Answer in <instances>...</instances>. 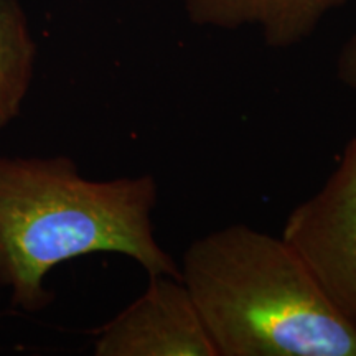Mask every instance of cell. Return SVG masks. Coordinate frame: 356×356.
<instances>
[{
	"label": "cell",
	"mask_w": 356,
	"mask_h": 356,
	"mask_svg": "<svg viewBox=\"0 0 356 356\" xmlns=\"http://www.w3.org/2000/svg\"><path fill=\"white\" fill-rule=\"evenodd\" d=\"M96 356H218L181 279L149 275L144 293L96 332Z\"/></svg>",
	"instance_id": "obj_4"
},
{
	"label": "cell",
	"mask_w": 356,
	"mask_h": 356,
	"mask_svg": "<svg viewBox=\"0 0 356 356\" xmlns=\"http://www.w3.org/2000/svg\"><path fill=\"white\" fill-rule=\"evenodd\" d=\"M337 78L346 88L356 89V33L343 44L337 58Z\"/></svg>",
	"instance_id": "obj_7"
},
{
	"label": "cell",
	"mask_w": 356,
	"mask_h": 356,
	"mask_svg": "<svg viewBox=\"0 0 356 356\" xmlns=\"http://www.w3.org/2000/svg\"><path fill=\"white\" fill-rule=\"evenodd\" d=\"M37 47L19 0H0V129L20 113Z\"/></svg>",
	"instance_id": "obj_6"
},
{
	"label": "cell",
	"mask_w": 356,
	"mask_h": 356,
	"mask_svg": "<svg viewBox=\"0 0 356 356\" xmlns=\"http://www.w3.org/2000/svg\"><path fill=\"white\" fill-rule=\"evenodd\" d=\"M282 239L356 327V137L322 188L287 216Z\"/></svg>",
	"instance_id": "obj_3"
},
{
	"label": "cell",
	"mask_w": 356,
	"mask_h": 356,
	"mask_svg": "<svg viewBox=\"0 0 356 356\" xmlns=\"http://www.w3.org/2000/svg\"><path fill=\"white\" fill-rule=\"evenodd\" d=\"M180 273L218 356H356V327L282 236L225 226L185 249Z\"/></svg>",
	"instance_id": "obj_2"
},
{
	"label": "cell",
	"mask_w": 356,
	"mask_h": 356,
	"mask_svg": "<svg viewBox=\"0 0 356 356\" xmlns=\"http://www.w3.org/2000/svg\"><path fill=\"white\" fill-rule=\"evenodd\" d=\"M348 0H185L186 19L197 26L259 30L269 48H292L305 42L322 20Z\"/></svg>",
	"instance_id": "obj_5"
},
{
	"label": "cell",
	"mask_w": 356,
	"mask_h": 356,
	"mask_svg": "<svg viewBox=\"0 0 356 356\" xmlns=\"http://www.w3.org/2000/svg\"><path fill=\"white\" fill-rule=\"evenodd\" d=\"M152 175L89 180L73 160L0 157V286L26 312L48 307L44 277L61 262L115 252L149 275L181 279L155 238Z\"/></svg>",
	"instance_id": "obj_1"
}]
</instances>
